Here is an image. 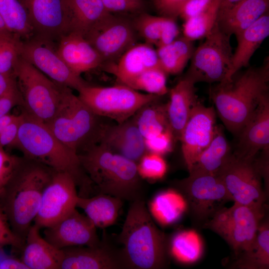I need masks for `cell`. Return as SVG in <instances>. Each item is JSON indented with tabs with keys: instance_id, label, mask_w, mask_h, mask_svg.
Instances as JSON below:
<instances>
[{
	"instance_id": "11",
	"label": "cell",
	"mask_w": 269,
	"mask_h": 269,
	"mask_svg": "<svg viewBox=\"0 0 269 269\" xmlns=\"http://www.w3.org/2000/svg\"><path fill=\"white\" fill-rule=\"evenodd\" d=\"M230 37L216 22L204 41L195 49L184 77L194 84L227 82L233 56Z\"/></svg>"
},
{
	"instance_id": "21",
	"label": "cell",
	"mask_w": 269,
	"mask_h": 269,
	"mask_svg": "<svg viewBox=\"0 0 269 269\" xmlns=\"http://www.w3.org/2000/svg\"><path fill=\"white\" fill-rule=\"evenodd\" d=\"M99 143L136 163L147 152L144 139L133 117L122 123H106Z\"/></svg>"
},
{
	"instance_id": "35",
	"label": "cell",
	"mask_w": 269,
	"mask_h": 269,
	"mask_svg": "<svg viewBox=\"0 0 269 269\" xmlns=\"http://www.w3.org/2000/svg\"><path fill=\"white\" fill-rule=\"evenodd\" d=\"M220 4V0H212L205 10L184 20L183 36L191 41L205 38L217 22Z\"/></svg>"
},
{
	"instance_id": "47",
	"label": "cell",
	"mask_w": 269,
	"mask_h": 269,
	"mask_svg": "<svg viewBox=\"0 0 269 269\" xmlns=\"http://www.w3.org/2000/svg\"><path fill=\"white\" fill-rule=\"evenodd\" d=\"M189 0H154L155 6L163 16L175 18L179 16L184 4Z\"/></svg>"
},
{
	"instance_id": "41",
	"label": "cell",
	"mask_w": 269,
	"mask_h": 269,
	"mask_svg": "<svg viewBox=\"0 0 269 269\" xmlns=\"http://www.w3.org/2000/svg\"><path fill=\"white\" fill-rule=\"evenodd\" d=\"M190 233L182 232L177 234L173 238L171 243V251L173 256L182 261L193 260L199 254L198 244Z\"/></svg>"
},
{
	"instance_id": "18",
	"label": "cell",
	"mask_w": 269,
	"mask_h": 269,
	"mask_svg": "<svg viewBox=\"0 0 269 269\" xmlns=\"http://www.w3.org/2000/svg\"><path fill=\"white\" fill-rule=\"evenodd\" d=\"M60 269H127L121 249H118L105 236L95 246H79L61 249Z\"/></svg>"
},
{
	"instance_id": "2",
	"label": "cell",
	"mask_w": 269,
	"mask_h": 269,
	"mask_svg": "<svg viewBox=\"0 0 269 269\" xmlns=\"http://www.w3.org/2000/svg\"><path fill=\"white\" fill-rule=\"evenodd\" d=\"M127 269H160L168 264L166 235L155 225L143 199L131 202L118 238Z\"/></svg>"
},
{
	"instance_id": "28",
	"label": "cell",
	"mask_w": 269,
	"mask_h": 269,
	"mask_svg": "<svg viewBox=\"0 0 269 269\" xmlns=\"http://www.w3.org/2000/svg\"><path fill=\"white\" fill-rule=\"evenodd\" d=\"M123 201L117 197L98 193L90 197L79 196L77 207L84 211L97 228L105 229L116 223Z\"/></svg>"
},
{
	"instance_id": "9",
	"label": "cell",
	"mask_w": 269,
	"mask_h": 269,
	"mask_svg": "<svg viewBox=\"0 0 269 269\" xmlns=\"http://www.w3.org/2000/svg\"><path fill=\"white\" fill-rule=\"evenodd\" d=\"M79 99L96 115L122 123L142 107L160 96L143 94L124 84L110 87L86 85L78 91Z\"/></svg>"
},
{
	"instance_id": "29",
	"label": "cell",
	"mask_w": 269,
	"mask_h": 269,
	"mask_svg": "<svg viewBox=\"0 0 269 269\" xmlns=\"http://www.w3.org/2000/svg\"><path fill=\"white\" fill-rule=\"evenodd\" d=\"M232 153L223 132L217 126L212 140L199 155L188 170L189 173L217 175Z\"/></svg>"
},
{
	"instance_id": "19",
	"label": "cell",
	"mask_w": 269,
	"mask_h": 269,
	"mask_svg": "<svg viewBox=\"0 0 269 269\" xmlns=\"http://www.w3.org/2000/svg\"><path fill=\"white\" fill-rule=\"evenodd\" d=\"M43 235L46 241L60 250L73 246H95L101 242L96 226L76 209L56 224L44 228Z\"/></svg>"
},
{
	"instance_id": "34",
	"label": "cell",
	"mask_w": 269,
	"mask_h": 269,
	"mask_svg": "<svg viewBox=\"0 0 269 269\" xmlns=\"http://www.w3.org/2000/svg\"><path fill=\"white\" fill-rule=\"evenodd\" d=\"M0 15L7 29L22 40L33 37L27 11L20 0H0Z\"/></svg>"
},
{
	"instance_id": "50",
	"label": "cell",
	"mask_w": 269,
	"mask_h": 269,
	"mask_svg": "<svg viewBox=\"0 0 269 269\" xmlns=\"http://www.w3.org/2000/svg\"><path fill=\"white\" fill-rule=\"evenodd\" d=\"M20 105L17 88L0 97V118L9 113L15 106Z\"/></svg>"
},
{
	"instance_id": "6",
	"label": "cell",
	"mask_w": 269,
	"mask_h": 269,
	"mask_svg": "<svg viewBox=\"0 0 269 269\" xmlns=\"http://www.w3.org/2000/svg\"><path fill=\"white\" fill-rule=\"evenodd\" d=\"M94 113L72 89L64 86L56 112L46 124L63 144L77 153L99 142L106 123Z\"/></svg>"
},
{
	"instance_id": "24",
	"label": "cell",
	"mask_w": 269,
	"mask_h": 269,
	"mask_svg": "<svg viewBox=\"0 0 269 269\" xmlns=\"http://www.w3.org/2000/svg\"><path fill=\"white\" fill-rule=\"evenodd\" d=\"M195 84L183 77L169 91L166 111L170 128L175 141L179 140L182 131L193 108L199 102Z\"/></svg>"
},
{
	"instance_id": "32",
	"label": "cell",
	"mask_w": 269,
	"mask_h": 269,
	"mask_svg": "<svg viewBox=\"0 0 269 269\" xmlns=\"http://www.w3.org/2000/svg\"><path fill=\"white\" fill-rule=\"evenodd\" d=\"M232 268L268 269L269 268V226L267 219L262 221L255 241L247 252L235 258Z\"/></svg>"
},
{
	"instance_id": "38",
	"label": "cell",
	"mask_w": 269,
	"mask_h": 269,
	"mask_svg": "<svg viewBox=\"0 0 269 269\" xmlns=\"http://www.w3.org/2000/svg\"><path fill=\"white\" fill-rule=\"evenodd\" d=\"M182 209V200L174 192L167 191L159 194L151 201V214L162 224H170L179 216Z\"/></svg>"
},
{
	"instance_id": "22",
	"label": "cell",
	"mask_w": 269,
	"mask_h": 269,
	"mask_svg": "<svg viewBox=\"0 0 269 269\" xmlns=\"http://www.w3.org/2000/svg\"><path fill=\"white\" fill-rule=\"evenodd\" d=\"M56 50L69 68L76 75L103 66V60L94 48L80 33L71 31L61 36Z\"/></svg>"
},
{
	"instance_id": "55",
	"label": "cell",
	"mask_w": 269,
	"mask_h": 269,
	"mask_svg": "<svg viewBox=\"0 0 269 269\" xmlns=\"http://www.w3.org/2000/svg\"><path fill=\"white\" fill-rule=\"evenodd\" d=\"M8 30L6 27L5 23L0 15V31Z\"/></svg>"
},
{
	"instance_id": "46",
	"label": "cell",
	"mask_w": 269,
	"mask_h": 269,
	"mask_svg": "<svg viewBox=\"0 0 269 269\" xmlns=\"http://www.w3.org/2000/svg\"><path fill=\"white\" fill-rule=\"evenodd\" d=\"M178 26L174 18L165 16L157 47L167 45L176 39L179 34Z\"/></svg>"
},
{
	"instance_id": "25",
	"label": "cell",
	"mask_w": 269,
	"mask_h": 269,
	"mask_svg": "<svg viewBox=\"0 0 269 269\" xmlns=\"http://www.w3.org/2000/svg\"><path fill=\"white\" fill-rule=\"evenodd\" d=\"M33 224L26 235L19 257L28 269H60L62 251L46 241Z\"/></svg>"
},
{
	"instance_id": "30",
	"label": "cell",
	"mask_w": 269,
	"mask_h": 269,
	"mask_svg": "<svg viewBox=\"0 0 269 269\" xmlns=\"http://www.w3.org/2000/svg\"><path fill=\"white\" fill-rule=\"evenodd\" d=\"M66 3L70 20V32H77L83 36L110 13L101 0H66Z\"/></svg>"
},
{
	"instance_id": "54",
	"label": "cell",
	"mask_w": 269,
	"mask_h": 269,
	"mask_svg": "<svg viewBox=\"0 0 269 269\" xmlns=\"http://www.w3.org/2000/svg\"><path fill=\"white\" fill-rule=\"evenodd\" d=\"M241 0H220L219 10L227 9Z\"/></svg>"
},
{
	"instance_id": "49",
	"label": "cell",
	"mask_w": 269,
	"mask_h": 269,
	"mask_svg": "<svg viewBox=\"0 0 269 269\" xmlns=\"http://www.w3.org/2000/svg\"><path fill=\"white\" fill-rule=\"evenodd\" d=\"M212 0H189L181 8L179 15L184 20L205 10Z\"/></svg>"
},
{
	"instance_id": "43",
	"label": "cell",
	"mask_w": 269,
	"mask_h": 269,
	"mask_svg": "<svg viewBox=\"0 0 269 269\" xmlns=\"http://www.w3.org/2000/svg\"><path fill=\"white\" fill-rule=\"evenodd\" d=\"M23 244L12 231L7 217L0 208V247L10 246L19 254Z\"/></svg>"
},
{
	"instance_id": "48",
	"label": "cell",
	"mask_w": 269,
	"mask_h": 269,
	"mask_svg": "<svg viewBox=\"0 0 269 269\" xmlns=\"http://www.w3.org/2000/svg\"><path fill=\"white\" fill-rule=\"evenodd\" d=\"M21 118V114L17 115L0 134V147L13 146L17 137Z\"/></svg>"
},
{
	"instance_id": "23",
	"label": "cell",
	"mask_w": 269,
	"mask_h": 269,
	"mask_svg": "<svg viewBox=\"0 0 269 269\" xmlns=\"http://www.w3.org/2000/svg\"><path fill=\"white\" fill-rule=\"evenodd\" d=\"M152 45L146 42L134 44L116 62L105 64L106 69L123 84L147 69L160 67L156 50Z\"/></svg>"
},
{
	"instance_id": "45",
	"label": "cell",
	"mask_w": 269,
	"mask_h": 269,
	"mask_svg": "<svg viewBox=\"0 0 269 269\" xmlns=\"http://www.w3.org/2000/svg\"><path fill=\"white\" fill-rule=\"evenodd\" d=\"M20 158L9 154L0 147V190L10 177Z\"/></svg>"
},
{
	"instance_id": "10",
	"label": "cell",
	"mask_w": 269,
	"mask_h": 269,
	"mask_svg": "<svg viewBox=\"0 0 269 269\" xmlns=\"http://www.w3.org/2000/svg\"><path fill=\"white\" fill-rule=\"evenodd\" d=\"M268 160L247 159L232 154L218 175L234 203L255 207L266 206L267 193L262 178L267 177Z\"/></svg>"
},
{
	"instance_id": "3",
	"label": "cell",
	"mask_w": 269,
	"mask_h": 269,
	"mask_svg": "<svg viewBox=\"0 0 269 269\" xmlns=\"http://www.w3.org/2000/svg\"><path fill=\"white\" fill-rule=\"evenodd\" d=\"M269 61L250 67L236 78L218 83L210 89L220 119L226 129L237 136L247 123L261 100L269 94Z\"/></svg>"
},
{
	"instance_id": "36",
	"label": "cell",
	"mask_w": 269,
	"mask_h": 269,
	"mask_svg": "<svg viewBox=\"0 0 269 269\" xmlns=\"http://www.w3.org/2000/svg\"><path fill=\"white\" fill-rule=\"evenodd\" d=\"M22 40L8 30L0 31V72L15 78Z\"/></svg>"
},
{
	"instance_id": "52",
	"label": "cell",
	"mask_w": 269,
	"mask_h": 269,
	"mask_svg": "<svg viewBox=\"0 0 269 269\" xmlns=\"http://www.w3.org/2000/svg\"><path fill=\"white\" fill-rule=\"evenodd\" d=\"M15 89L16 79L0 72V97Z\"/></svg>"
},
{
	"instance_id": "51",
	"label": "cell",
	"mask_w": 269,
	"mask_h": 269,
	"mask_svg": "<svg viewBox=\"0 0 269 269\" xmlns=\"http://www.w3.org/2000/svg\"><path fill=\"white\" fill-rule=\"evenodd\" d=\"M28 269L19 257L7 254L0 247V269Z\"/></svg>"
},
{
	"instance_id": "1",
	"label": "cell",
	"mask_w": 269,
	"mask_h": 269,
	"mask_svg": "<svg viewBox=\"0 0 269 269\" xmlns=\"http://www.w3.org/2000/svg\"><path fill=\"white\" fill-rule=\"evenodd\" d=\"M54 171L38 162L21 157L0 190V208L12 231L23 243Z\"/></svg>"
},
{
	"instance_id": "40",
	"label": "cell",
	"mask_w": 269,
	"mask_h": 269,
	"mask_svg": "<svg viewBox=\"0 0 269 269\" xmlns=\"http://www.w3.org/2000/svg\"><path fill=\"white\" fill-rule=\"evenodd\" d=\"M164 17V16L142 14L136 19L134 26L146 43L156 46L159 40Z\"/></svg>"
},
{
	"instance_id": "4",
	"label": "cell",
	"mask_w": 269,
	"mask_h": 269,
	"mask_svg": "<svg viewBox=\"0 0 269 269\" xmlns=\"http://www.w3.org/2000/svg\"><path fill=\"white\" fill-rule=\"evenodd\" d=\"M21 114L17 137L13 146L20 150L25 158L55 171L69 173L80 188L79 195L88 196L93 185L81 165L78 153L61 142L46 124L23 112Z\"/></svg>"
},
{
	"instance_id": "20",
	"label": "cell",
	"mask_w": 269,
	"mask_h": 269,
	"mask_svg": "<svg viewBox=\"0 0 269 269\" xmlns=\"http://www.w3.org/2000/svg\"><path fill=\"white\" fill-rule=\"evenodd\" d=\"M236 149L233 153L240 158L254 159L262 151L269 150V95L262 98L252 116L237 136Z\"/></svg>"
},
{
	"instance_id": "7",
	"label": "cell",
	"mask_w": 269,
	"mask_h": 269,
	"mask_svg": "<svg viewBox=\"0 0 269 269\" xmlns=\"http://www.w3.org/2000/svg\"><path fill=\"white\" fill-rule=\"evenodd\" d=\"M22 112L45 124L55 115L63 86L56 84L21 56L15 70Z\"/></svg>"
},
{
	"instance_id": "12",
	"label": "cell",
	"mask_w": 269,
	"mask_h": 269,
	"mask_svg": "<svg viewBox=\"0 0 269 269\" xmlns=\"http://www.w3.org/2000/svg\"><path fill=\"white\" fill-rule=\"evenodd\" d=\"M183 197L193 224L204 225L227 202L231 201L218 175L189 174L173 183Z\"/></svg>"
},
{
	"instance_id": "8",
	"label": "cell",
	"mask_w": 269,
	"mask_h": 269,
	"mask_svg": "<svg viewBox=\"0 0 269 269\" xmlns=\"http://www.w3.org/2000/svg\"><path fill=\"white\" fill-rule=\"evenodd\" d=\"M266 206L255 207L234 203L223 207L204 225L220 236L229 246L236 258L253 245Z\"/></svg>"
},
{
	"instance_id": "31",
	"label": "cell",
	"mask_w": 269,
	"mask_h": 269,
	"mask_svg": "<svg viewBox=\"0 0 269 269\" xmlns=\"http://www.w3.org/2000/svg\"><path fill=\"white\" fill-rule=\"evenodd\" d=\"M195 49L192 41L184 36L156 49L160 67L167 75L182 72L191 59Z\"/></svg>"
},
{
	"instance_id": "33",
	"label": "cell",
	"mask_w": 269,
	"mask_h": 269,
	"mask_svg": "<svg viewBox=\"0 0 269 269\" xmlns=\"http://www.w3.org/2000/svg\"><path fill=\"white\" fill-rule=\"evenodd\" d=\"M158 100L143 106L132 117L144 139L151 137L166 130H171L166 103H160Z\"/></svg>"
},
{
	"instance_id": "15",
	"label": "cell",
	"mask_w": 269,
	"mask_h": 269,
	"mask_svg": "<svg viewBox=\"0 0 269 269\" xmlns=\"http://www.w3.org/2000/svg\"><path fill=\"white\" fill-rule=\"evenodd\" d=\"M20 56L57 84L77 91L88 84L69 68L53 42L34 37L23 40Z\"/></svg>"
},
{
	"instance_id": "17",
	"label": "cell",
	"mask_w": 269,
	"mask_h": 269,
	"mask_svg": "<svg viewBox=\"0 0 269 269\" xmlns=\"http://www.w3.org/2000/svg\"><path fill=\"white\" fill-rule=\"evenodd\" d=\"M216 128L215 109L199 101L193 108L179 139L188 170L211 142Z\"/></svg>"
},
{
	"instance_id": "39",
	"label": "cell",
	"mask_w": 269,
	"mask_h": 269,
	"mask_svg": "<svg viewBox=\"0 0 269 269\" xmlns=\"http://www.w3.org/2000/svg\"><path fill=\"white\" fill-rule=\"evenodd\" d=\"M137 168L141 179L157 180L166 173L167 164L162 155L146 152L137 163Z\"/></svg>"
},
{
	"instance_id": "14",
	"label": "cell",
	"mask_w": 269,
	"mask_h": 269,
	"mask_svg": "<svg viewBox=\"0 0 269 269\" xmlns=\"http://www.w3.org/2000/svg\"><path fill=\"white\" fill-rule=\"evenodd\" d=\"M73 176L55 171L43 193L34 223L40 229L50 227L76 209L79 194Z\"/></svg>"
},
{
	"instance_id": "53",
	"label": "cell",
	"mask_w": 269,
	"mask_h": 269,
	"mask_svg": "<svg viewBox=\"0 0 269 269\" xmlns=\"http://www.w3.org/2000/svg\"><path fill=\"white\" fill-rule=\"evenodd\" d=\"M17 116L8 113L0 118V134Z\"/></svg>"
},
{
	"instance_id": "27",
	"label": "cell",
	"mask_w": 269,
	"mask_h": 269,
	"mask_svg": "<svg viewBox=\"0 0 269 269\" xmlns=\"http://www.w3.org/2000/svg\"><path fill=\"white\" fill-rule=\"evenodd\" d=\"M269 35L268 11L236 36L237 46L233 53L232 67L227 82L231 81L241 68L248 66L255 52Z\"/></svg>"
},
{
	"instance_id": "44",
	"label": "cell",
	"mask_w": 269,
	"mask_h": 269,
	"mask_svg": "<svg viewBox=\"0 0 269 269\" xmlns=\"http://www.w3.org/2000/svg\"><path fill=\"white\" fill-rule=\"evenodd\" d=\"M106 10L112 12H135L144 7L143 0H101Z\"/></svg>"
},
{
	"instance_id": "37",
	"label": "cell",
	"mask_w": 269,
	"mask_h": 269,
	"mask_svg": "<svg viewBox=\"0 0 269 269\" xmlns=\"http://www.w3.org/2000/svg\"><path fill=\"white\" fill-rule=\"evenodd\" d=\"M166 76L160 67H156L144 71L123 84L137 91L161 97L168 92Z\"/></svg>"
},
{
	"instance_id": "42",
	"label": "cell",
	"mask_w": 269,
	"mask_h": 269,
	"mask_svg": "<svg viewBox=\"0 0 269 269\" xmlns=\"http://www.w3.org/2000/svg\"><path fill=\"white\" fill-rule=\"evenodd\" d=\"M174 142L175 141L170 130L164 131L151 137L144 139L147 152L161 155L171 151Z\"/></svg>"
},
{
	"instance_id": "5",
	"label": "cell",
	"mask_w": 269,
	"mask_h": 269,
	"mask_svg": "<svg viewBox=\"0 0 269 269\" xmlns=\"http://www.w3.org/2000/svg\"><path fill=\"white\" fill-rule=\"evenodd\" d=\"M81 165L98 193L130 202L143 199L142 183L137 163L100 143L78 153Z\"/></svg>"
},
{
	"instance_id": "13",
	"label": "cell",
	"mask_w": 269,
	"mask_h": 269,
	"mask_svg": "<svg viewBox=\"0 0 269 269\" xmlns=\"http://www.w3.org/2000/svg\"><path fill=\"white\" fill-rule=\"evenodd\" d=\"M135 30L129 20L110 13L84 36L99 53L103 64L110 63L116 62L135 44Z\"/></svg>"
},
{
	"instance_id": "16",
	"label": "cell",
	"mask_w": 269,
	"mask_h": 269,
	"mask_svg": "<svg viewBox=\"0 0 269 269\" xmlns=\"http://www.w3.org/2000/svg\"><path fill=\"white\" fill-rule=\"evenodd\" d=\"M32 28L33 37L54 43L70 31L66 0H20Z\"/></svg>"
},
{
	"instance_id": "26",
	"label": "cell",
	"mask_w": 269,
	"mask_h": 269,
	"mask_svg": "<svg viewBox=\"0 0 269 269\" xmlns=\"http://www.w3.org/2000/svg\"><path fill=\"white\" fill-rule=\"evenodd\" d=\"M269 8V0H241L219 10L217 23L224 32L236 36L268 12Z\"/></svg>"
}]
</instances>
